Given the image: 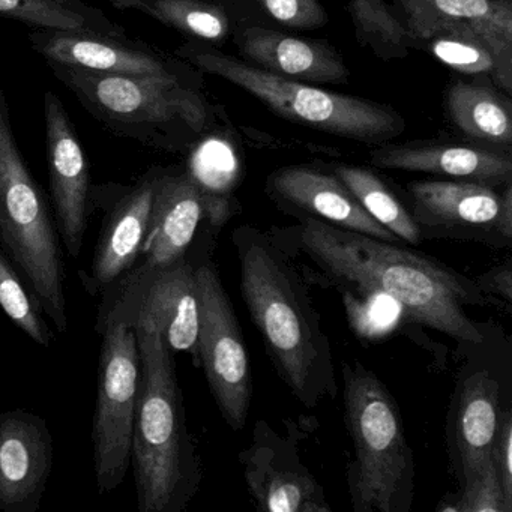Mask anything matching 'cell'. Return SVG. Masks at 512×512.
Here are the masks:
<instances>
[{"label":"cell","mask_w":512,"mask_h":512,"mask_svg":"<svg viewBox=\"0 0 512 512\" xmlns=\"http://www.w3.org/2000/svg\"><path fill=\"white\" fill-rule=\"evenodd\" d=\"M493 461L502 482L503 493L512 506V416L508 410L502 413L499 434L493 448Z\"/></svg>","instance_id":"836d02e7"},{"label":"cell","mask_w":512,"mask_h":512,"mask_svg":"<svg viewBox=\"0 0 512 512\" xmlns=\"http://www.w3.org/2000/svg\"><path fill=\"white\" fill-rule=\"evenodd\" d=\"M260 4L272 19L289 28L317 29L328 22L319 0H260Z\"/></svg>","instance_id":"d6a6232c"},{"label":"cell","mask_w":512,"mask_h":512,"mask_svg":"<svg viewBox=\"0 0 512 512\" xmlns=\"http://www.w3.org/2000/svg\"><path fill=\"white\" fill-rule=\"evenodd\" d=\"M344 418L353 442L349 493L355 512H409L415 458L391 392L359 361L343 362Z\"/></svg>","instance_id":"277c9868"},{"label":"cell","mask_w":512,"mask_h":512,"mask_svg":"<svg viewBox=\"0 0 512 512\" xmlns=\"http://www.w3.org/2000/svg\"><path fill=\"white\" fill-rule=\"evenodd\" d=\"M343 295L350 325L361 337L379 338L389 334L400 322V317H404L400 305L383 293L344 290Z\"/></svg>","instance_id":"f546056e"},{"label":"cell","mask_w":512,"mask_h":512,"mask_svg":"<svg viewBox=\"0 0 512 512\" xmlns=\"http://www.w3.org/2000/svg\"><path fill=\"white\" fill-rule=\"evenodd\" d=\"M416 41L443 25H467L512 46L511 0H398Z\"/></svg>","instance_id":"7402d4cb"},{"label":"cell","mask_w":512,"mask_h":512,"mask_svg":"<svg viewBox=\"0 0 512 512\" xmlns=\"http://www.w3.org/2000/svg\"><path fill=\"white\" fill-rule=\"evenodd\" d=\"M97 326L107 322L151 326L170 349L199 359V293L187 257L166 266H133L110 286Z\"/></svg>","instance_id":"9c48e42d"},{"label":"cell","mask_w":512,"mask_h":512,"mask_svg":"<svg viewBox=\"0 0 512 512\" xmlns=\"http://www.w3.org/2000/svg\"><path fill=\"white\" fill-rule=\"evenodd\" d=\"M475 283L485 295L500 296V298L505 299L508 304H511L512 280L509 262L506 263V265L499 266V268L493 269V271L476 278Z\"/></svg>","instance_id":"e575fe53"},{"label":"cell","mask_w":512,"mask_h":512,"mask_svg":"<svg viewBox=\"0 0 512 512\" xmlns=\"http://www.w3.org/2000/svg\"><path fill=\"white\" fill-rule=\"evenodd\" d=\"M107 2L115 5V7L122 8V10H136L140 11V13L148 14V16L151 14V10H149L145 0H107Z\"/></svg>","instance_id":"d590c367"},{"label":"cell","mask_w":512,"mask_h":512,"mask_svg":"<svg viewBox=\"0 0 512 512\" xmlns=\"http://www.w3.org/2000/svg\"><path fill=\"white\" fill-rule=\"evenodd\" d=\"M448 112L452 122L467 136L494 145H511V110L491 89L455 83L449 89Z\"/></svg>","instance_id":"d4e9b609"},{"label":"cell","mask_w":512,"mask_h":512,"mask_svg":"<svg viewBox=\"0 0 512 512\" xmlns=\"http://www.w3.org/2000/svg\"><path fill=\"white\" fill-rule=\"evenodd\" d=\"M44 119L56 229L65 250L77 259L82 253L91 215L88 160L64 104L55 92L47 91L44 95Z\"/></svg>","instance_id":"7c38bea8"},{"label":"cell","mask_w":512,"mask_h":512,"mask_svg":"<svg viewBox=\"0 0 512 512\" xmlns=\"http://www.w3.org/2000/svg\"><path fill=\"white\" fill-rule=\"evenodd\" d=\"M241 266L242 299L278 374L305 407L338 392L328 335L298 271L265 233H233Z\"/></svg>","instance_id":"7a4b0ae2"},{"label":"cell","mask_w":512,"mask_h":512,"mask_svg":"<svg viewBox=\"0 0 512 512\" xmlns=\"http://www.w3.org/2000/svg\"><path fill=\"white\" fill-rule=\"evenodd\" d=\"M238 44L242 53L262 70L284 79L337 83L349 77L343 59L325 44L263 28L245 29Z\"/></svg>","instance_id":"44dd1931"},{"label":"cell","mask_w":512,"mask_h":512,"mask_svg":"<svg viewBox=\"0 0 512 512\" xmlns=\"http://www.w3.org/2000/svg\"><path fill=\"white\" fill-rule=\"evenodd\" d=\"M268 187L278 202L310 218L380 241L401 242L362 208L337 176L310 167H286L271 175Z\"/></svg>","instance_id":"e0dca14e"},{"label":"cell","mask_w":512,"mask_h":512,"mask_svg":"<svg viewBox=\"0 0 512 512\" xmlns=\"http://www.w3.org/2000/svg\"><path fill=\"white\" fill-rule=\"evenodd\" d=\"M335 176L346 185L347 190L356 197L362 208L377 223L394 233L401 242L410 245L421 244V230L415 218L379 176L370 170L353 166L337 167Z\"/></svg>","instance_id":"484cf974"},{"label":"cell","mask_w":512,"mask_h":512,"mask_svg":"<svg viewBox=\"0 0 512 512\" xmlns=\"http://www.w3.org/2000/svg\"><path fill=\"white\" fill-rule=\"evenodd\" d=\"M140 392L131 464L140 512H182L202 482L172 349L151 326H136Z\"/></svg>","instance_id":"3957f363"},{"label":"cell","mask_w":512,"mask_h":512,"mask_svg":"<svg viewBox=\"0 0 512 512\" xmlns=\"http://www.w3.org/2000/svg\"><path fill=\"white\" fill-rule=\"evenodd\" d=\"M151 14L170 28L203 41L224 40L229 34V19L217 5L203 0H145Z\"/></svg>","instance_id":"83f0119b"},{"label":"cell","mask_w":512,"mask_h":512,"mask_svg":"<svg viewBox=\"0 0 512 512\" xmlns=\"http://www.w3.org/2000/svg\"><path fill=\"white\" fill-rule=\"evenodd\" d=\"M500 421L499 383L485 371L473 374L455 394L449 415V452L461 482L490 463Z\"/></svg>","instance_id":"d6986e66"},{"label":"cell","mask_w":512,"mask_h":512,"mask_svg":"<svg viewBox=\"0 0 512 512\" xmlns=\"http://www.w3.org/2000/svg\"><path fill=\"white\" fill-rule=\"evenodd\" d=\"M52 469L46 419L23 409L0 413V511L38 512Z\"/></svg>","instance_id":"4fadbf2b"},{"label":"cell","mask_w":512,"mask_h":512,"mask_svg":"<svg viewBox=\"0 0 512 512\" xmlns=\"http://www.w3.org/2000/svg\"><path fill=\"white\" fill-rule=\"evenodd\" d=\"M97 331L103 344L92 440L98 493L109 494L130 469L142 371L136 329L107 322Z\"/></svg>","instance_id":"ba28073f"},{"label":"cell","mask_w":512,"mask_h":512,"mask_svg":"<svg viewBox=\"0 0 512 512\" xmlns=\"http://www.w3.org/2000/svg\"><path fill=\"white\" fill-rule=\"evenodd\" d=\"M236 164L238 163H236L235 152L229 143L223 142L221 139H209L197 149L196 157H194L196 170L190 175L193 176L200 188L205 187L209 182L208 187L203 191L211 199H214L211 196L212 188L215 191H220L230 184L235 179Z\"/></svg>","instance_id":"4dcf8cb0"},{"label":"cell","mask_w":512,"mask_h":512,"mask_svg":"<svg viewBox=\"0 0 512 512\" xmlns=\"http://www.w3.org/2000/svg\"><path fill=\"white\" fill-rule=\"evenodd\" d=\"M245 481L257 506L269 512L331 511L322 487L302 466L295 448L266 422L257 421L254 443L242 455Z\"/></svg>","instance_id":"5bb4252c"},{"label":"cell","mask_w":512,"mask_h":512,"mask_svg":"<svg viewBox=\"0 0 512 512\" xmlns=\"http://www.w3.org/2000/svg\"><path fill=\"white\" fill-rule=\"evenodd\" d=\"M296 241L299 250L344 290L383 293L412 322L458 343H484L466 308L490 304L488 295L443 263L310 217L302 220Z\"/></svg>","instance_id":"6da1fadb"},{"label":"cell","mask_w":512,"mask_h":512,"mask_svg":"<svg viewBox=\"0 0 512 512\" xmlns=\"http://www.w3.org/2000/svg\"><path fill=\"white\" fill-rule=\"evenodd\" d=\"M356 35L379 58H404L415 44L412 32L389 10L385 0H349Z\"/></svg>","instance_id":"4316f807"},{"label":"cell","mask_w":512,"mask_h":512,"mask_svg":"<svg viewBox=\"0 0 512 512\" xmlns=\"http://www.w3.org/2000/svg\"><path fill=\"white\" fill-rule=\"evenodd\" d=\"M191 64L250 92L278 115L335 136L380 143L394 139L404 122L388 107L284 79L247 62L211 50H181Z\"/></svg>","instance_id":"8992f818"},{"label":"cell","mask_w":512,"mask_h":512,"mask_svg":"<svg viewBox=\"0 0 512 512\" xmlns=\"http://www.w3.org/2000/svg\"><path fill=\"white\" fill-rule=\"evenodd\" d=\"M223 211L224 203L211 199L190 173H157L143 265L166 266L187 257L203 218Z\"/></svg>","instance_id":"9a60e30c"},{"label":"cell","mask_w":512,"mask_h":512,"mask_svg":"<svg viewBox=\"0 0 512 512\" xmlns=\"http://www.w3.org/2000/svg\"><path fill=\"white\" fill-rule=\"evenodd\" d=\"M409 194L422 238L511 245V182L499 194L478 182L418 181L409 185Z\"/></svg>","instance_id":"8fae6325"},{"label":"cell","mask_w":512,"mask_h":512,"mask_svg":"<svg viewBox=\"0 0 512 512\" xmlns=\"http://www.w3.org/2000/svg\"><path fill=\"white\" fill-rule=\"evenodd\" d=\"M0 86V248L26 278L41 311L67 332L65 262L55 220L17 145Z\"/></svg>","instance_id":"5b68a950"},{"label":"cell","mask_w":512,"mask_h":512,"mask_svg":"<svg viewBox=\"0 0 512 512\" xmlns=\"http://www.w3.org/2000/svg\"><path fill=\"white\" fill-rule=\"evenodd\" d=\"M28 38L49 64L115 76H178L157 53L125 37L34 29Z\"/></svg>","instance_id":"2e32d148"},{"label":"cell","mask_w":512,"mask_h":512,"mask_svg":"<svg viewBox=\"0 0 512 512\" xmlns=\"http://www.w3.org/2000/svg\"><path fill=\"white\" fill-rule=\"evenodd\" d=\"M0 17L34 29L92 32L125 37V29L83 0H0Z\"/></svg>","instance_id":"cb8c5ba5"},{"label":"cell","mask_w":512,"mask_h":512,"mask_svg":"<svg viewBox=\"0 0 512 512\" xmlns=\"http://www.w3.org/2000/svg\"><path fill=\"white\" fill-rule=\"evenodd\" d=\"M0 308L11 322L22 329L31 340L44 349H50L55 337L41 317L37 299L29 295L22 278L10 257L0 248Z\"/></svg>","instance_id":"f1b7e54d"},{"label":"cell","mask_w":512,"mask_h":512,"mask_svg":"<svg viewBox=\"0 0 512 512\" xmlns=\"http://www.w3.org/2000/svg\"><path fill=\"white\" fill-rule=\"evenodd\" d=\"M452 511L512 512V506L503 493L493 458L478 475L463 482L460 499Z\"/></svg>","instance_id":"1f68e13d"},{"label":"cell","mask_w":512,"mask_h":512,"mask_svg":"<svg viewBox=\"0 0 512 512\" xmlns=\"http://www.w3.org/2000/svg\"><path fill=\"white\" fill-rule=\"evenodd\" d=\"M155 181L157 173H149L107 212L95 247L91 274L82 275L83 284L94 295L106 292L124 277L142 254L148 236Z\"/></svg>","instance_id":"ac0fdd59"},{"label":"cell","mask_w":512,"mask_h":512,"mask_svg":"<svg viewBox=\"0 0 512 512\" xmlns=\"http://www.w3.org/2000/svg\"><path fill=\"white\" fill-rule=\"evenodd\" d=\"M49 65L95 118L121 136L158 145V137L175 127L205 130V101L178 76H115Z\"/></svg>","instance_id":"52a82bcc"},{"label":"cell","mask_w":512,"mask_h":512,"mask_svg":"<svg viewBox=\"0 0 512 512\" xmlns=\"http://www.w3.org/2000/svg\"><path fill=\"white\" fill-rule=\"evenodd\" d=\"M421 41L434 58L458 73L491 74L506 91L512 86V46L485 37L472 26L443 25Z\"/></svg>","instance_id":"603a6c76"},{"label":"cell","mask_w":512,"mask_h":512,"mask_svg":"<svg viewBox=\"0 0 512 512\" xmlns=\"http://www.w3.org/2000/svg\"><path fill=\"white\" fill-rule=\"evenodd\" d=\"M371 163L380 169L433 173L457 181L509 184L512 161L508 155L458 145H401L371 152Z\"/></svg>","instance_id":"ffe728a7"},{"label":"cell","mask_w":512,"mask_h":512,"mask_svg":"<svg viewBox=\"0 0 512 512\" xmlns=\"http://www.w3.org/2000/svg\"><path fill=\"white\" fill-rule=\"evenodd\" d=\"M194 272L199 293V361L221 416L239 431L245 427L253 397L250 355L214 263H202Z\"/></svg>","instance_id":"30bf717a"}]
</instances>
